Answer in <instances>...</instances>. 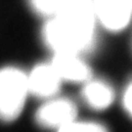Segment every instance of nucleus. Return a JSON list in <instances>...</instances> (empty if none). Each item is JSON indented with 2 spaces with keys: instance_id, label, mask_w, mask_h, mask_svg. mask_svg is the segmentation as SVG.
Segmentation results:
<instances>
[{
  "instance_id": "obj_8",
  "label": "nucleus",
  "mask_w": 132,
  "mask_h": 132,
  "mask_svg": "<svg viewBox=\"0 0 132 132\" xmlns=\"http://www.w3.org/2000/svg\"><path fill=\"white\" fill-rule=\"evenodd\" d=\"M56 132H111L104 123L96 120H81L76 118Z\"/></svg>"
},
{
  "instance_id": "obj_1",
  "label": "nucleus",
  "mask_w": 132,
  "mask_h": 132,
  "mask_svg": "<svg viewBox=\"0 0 132 132\" xmlns=\"http://www.w3.org/2000/svg\"><path fill=\"white\" fill-rule=\"evenodd\" d=\"M97 31L54 16L43 26L42 38L52 53L85 55L96 46Z\"/></svg>"
},
{
  "instance_id": "obj_7",
  "label": "nucleus",
  "mask_w": 132,
  "mask_h": 132,
  "mask_svg": "<svg viewBox=\"0 0 132 132\" xmlns=\"http://www.w3.org/2000/svg\"><path fill=\"white\" fill-rule=\"evenodd\" d=\"M81 99L84 104L96 112L110 109L117 100V92L108 80L94 76L81 84Z\"/></svg>"
},
{
  "instance_id": "obj_5",
  "label": "nucleus",
  "mask_w": 132,
  "mask_h": 132,
  "mask_svg": "<svg viewBox=\"0 0 132 132\" xmlns=\"http://www.w3.org/2000/svg\"><path fill=\"white\" fill-rule=\"evenodd\" d=\"M27 80L29 95L43 100L57 96L64 83L50 62L33 67L27 73Z\"/></svg>"
},
{
  "instance_id": "obj_10",
  "label": "nucleus",
  "mask_w": 132,
  "mask_h": 132,
  "mask_svg": "<svg viewBox=\"0 0 132 132\" xmlns=\"http://www.w3.org/2000/svg\"><path fill=\"white\" fill-rule=\"evenodd\" d=\"M120 101L124 113L132 119V79L123 88Z\"/></svg>"
},
{
  "instance_id": "obj_6",
  "label": "nucleus",
  "mask_w": 132,
  "mask_h": 132,
  "mask_svg": "<svg viewBox=\"0 0 132 132\" xmlns=\"http://www.w3.org/2000/svg\"><path fill=\"white\" fill-rule=\"evenodd\" d=\"M50 63L63 82L82 84L93 76L92 68L81 54L53 53Z\"/></svg>"
},
{
  "instance_id": "obj_4",
  "label": "nucleus",
  "mask_w": 132,
  "mask_h": 132,
  "mask_svg": "<svg viewBox=\"0 0 132 132\" xmlns=\"http://www.w3.org/2000/svg\"><path fill=\"white\" fill-rule=\"evenodd\" d=\"M78 109L76 102L67 97L54 96L44 100L35 113V122L45 129L58 130L76 119Z\"/></svg>"
},
{
  "instance_id": "obj_9",
  "label": "nucleus",
  "mask_w": 132,
  "mask_h": 132,
  "mask_svg": "<svg viewBox=\"0 0 132 132\" xmlns=\"http://www.w3.org/2000/svg\"><path fill=\"white\" fill-rule=\"evenodd\" d=\"M32 9L46 18H52L58 12L61 0H29Z\"/></svg>"
},
{
  "instance_id": "obj_3",
  "label": "nucleus",
  "mask_w": 132,
  "mask_h": 132,
  "mask_svg": "<svg viewBox=\"0 0 132 132\" xmlns=\"http://www.w3.org/2000/svg\"><path fill=\"white\" fill-rule=\"evenodd\" d=\"M99 28L111 33L122 32L132 21V0H93Z\"/></svg>"
},
{
  "instance_id": "obj_2",
  "label": "nucleus",
  "mask_w": 132,
  "mask_h": 132,
  "mask_svg": "<svg viewBox=\"0 0 132 132\" xmlns=\"http://www.w3.org/2000/svg\"><path fill=\"white\" fill-rule=\"evenodd\" d=\"M28 95L24 71L15 67L0 69V120H15L22 113Z\"/></svg>"
}]
</instances>
